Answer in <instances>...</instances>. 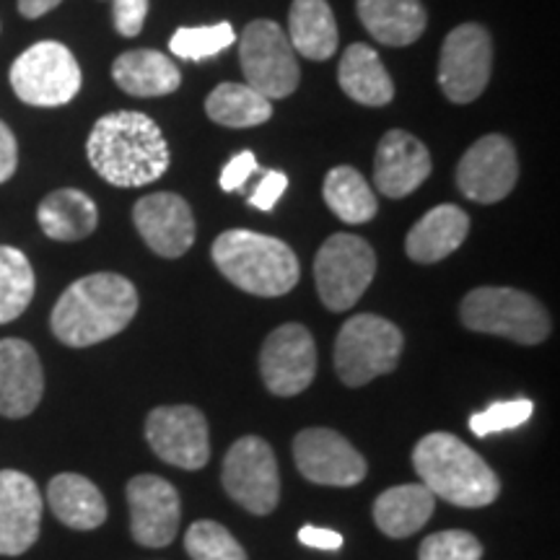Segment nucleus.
Here are the masks:
<instances>
[{
	"label": "nucleus",
	"instance_id": "4c0bfd02",
	"mask_svg": "<svg viewBox=\"0 0 560 560\" xmlns=\"http://www.w3.org/2000/svg\"><path fill=\"white\" fill-rule=\"evenodd\" d=\"M285 187H289V177H285L283 172H265L262 179L257 182L255 192L249 195V206L260 210H272L280 200V195L285 192Z\"/></svg>",
	"mask_w": 560,
	"mask_h": 560
},
{
	"label": "nucleus",
	"instance_id": "f8f14e48",
	"mask_svg": "<svg viewBox=\"0 0 560 560\" xmlns=\"http://www.w3.org/2000/svg\"><path fill=\"white\" fill-rule=\"evenodd\" d=\"M145 439L156 457L182 470H200L210 459L208 420L190 405L151 410L145 418Z\"/></svg>",
	"mask_w": 560,
	"mask_h": 560
},
{
	"label": "nucleus",
	"instance_id": "f257e3e1",
	"mask_svg": "<svg viewBox=\"0 0 560 560\" xmlns=\"http://www.w3.org/2000/svg\"><path fill=\"white\" fill-rule=\"evenodd\" d=\"M94 172L115 187H143L170 170V143L149 115L112 112L94 122L86 140Z\"/></svg>",
	"mask_w": 560,
	"mask_h": 560
},
{
	"label": "nucleus",
	"instance_id": "2eb2a0df",
	"mask_svg": "<svg viewBox=\"0 0 560 560\" xmlns=\"http://www.w3.org/2000/svg\"><path fill=\"white\" fill-rule=\"evenodd\" d=\"M520 177L514 143L503 136H486L472 143L457 166L459 192L467 200L490 206L514 190Z\"/></svg>",
	"mask_w": 560,
	"mask_h": 560
},
{
	"label": "nucleus",
	"instance_id": "bb28decb",
	"mask_svg": "<svg viewBox=\"0 0 560 560\" xmlns=\"http://www.w3.org/2000/svg\"><path fill=\"white\" fill-rule=\"evenodd\" d=\"M289 42L306 60H330L338 52V24L327 0H293Z\"/></svg>",
	"mask_w": 560,
	"mask_h": 560
},
{
	"label": "nucleus",
	"instance_id": "b1692460",
	"mask_svg": "<svg viewBox=\"0 0 560 560\" xmlns=\"http://www.w3.org/2000/svg\"><path fill=\"white\" fill-rule=\"evenodd\" d=\"M112 79L130 96H166L182 83L177 62L156 50L122 52L112 66Z\"/></svg>",
	"mask_w": 560,
	"mask_h": 560
},
{
	"label": "nucleus",
	"instance_id": "72a5a7b5",
	"mask_svg": "<svg viewBox=\"0 0 560 560\" xmlns=\"http://www.w3.org/2000/svg\"><path fill=\"white\" fill-rule=\"evenodd\" d=\"M535 412V405L527 397H520V400H503L488 405L486 410L475 412L470 418V431L475 436H493V433L520 429V425L527 423Z\"/></svg>",
	"mask_w": 560,
	"mask_h": 560
},
{
	"label": "nucleus",
	"instance_id": "ea45409f",
	"mask_svg": "<svg viewBox=\"0 0 560 560\" xmlns=\"http://www.w3.org/2000/svg\"><path fill=\"white\" fill-rule=\"evenodd\" d=\"M16 164H19L16 138H13L9 125L0 122V185L13 177V172H16Z\"/></svg>",
	"mask_w": 560,
	"mask_h": 560
},
{
	"label": "nucleus",
	"instance_id": "a878e982",
	"mask_svg": "<svg viewBox=\"0 0 560 560\" xmlns=\"http://www.w3.org/2000/svg\"><path fill=\"white\" fill-rule=\"evenodd\" d=\"M37 221L50 240L79 242L94 234L96 223H100V210L86 192L66 187V190L50 192L39 202Z\"/></svg>",
	"mask_w": 560,
	"mask_h": 560
},
{
	"label": "nucleus",
	"instance_id": "dca6fc26",
	"mask_svg": "<svg viewBox=\"0 0 560 560\" xmlns=\"http://www.w3.org/2000/svg\"><path fill=\"white\" fill-rule=\"evenodd\" d=\"M130 532L143 548H166L179 529V493L159 475H138L128 482Z\"/></svg>",
	"mask_w": 560,
	"mask_h": 560
},
{
	"label": "nucleus",
	"instance_id": "393cba45",
	"mask_svg": "<svg viewBox=\"0 0 560 560\" xmlns=\"http://www.w3.org/2000/svg\"><path fill=\"white\" fill-rule=\"evenodd\" d=\"M436 499L423 482H408V486H395L376 499L374 522L387 537L402 540V537L416 535L431 520Z\"/></svg>",
	"mask_w": 560,
	"mask_h": 560
},
{
	"label": "nucleus",
	"instance_id": "9d476101",
	"mask_svg": "<svg viewBox=\"0 0 560 560\" xmlns=\"http://www.w3.org/2000/svg\"><path fill=\"white\" fill-rule=\"evenodd\" d=\"M223 488L242 509L255 516L270 514L278 506L280 475L268 441L244 436L231 446L223 459Z\"/></svg>",
	"mask_w": 560,
	"mask_h": 560
},
{
	"label": "nucleus",
	"instance_id": "423d86ee",
	"mask_svg": "<svg viewBox=\"0 0 560 560\" xmlns=\"http://www.w3.org/2000/svg\"><path fill=\"white\" fill-rule=\"evenodd\" d=\"M402 346L405 338L395 322L376 314H355L335 340V371L348 387H363L397 369Z\"/></svg>",
	"mask_w": 560,
	"mask_h": 560
},
{
	"label": "nucleus",
	"instance_id": "f3484780",
	"mask_svg": "<svg viewBox=\"0 0 560 560\" xmlns=\"http://www.w3.org/2000/svg\"><path fill=\"white\" fill-rule=\"evenodd\" d=\"M138 234L166 260H177L195 242V215L185 198L174 192L145 195L132 208Z\"/></svg>",
	"mask_w": 560,
	"mask_h": 560
},
{
	"label": "nucleus",
	"instance_id": "20e7f679",
	"mask_svg": "<svg viewBox=\"0 0 560 560\" xmlns=\"http://www.w3.org/2000/svg\"><path fill=\"white\" fill-rule=\"evenodd\" d=\"M213 262L236 289L252 296H283L299 283V260L276 236L247 229L223 231L213 242Z\"/></svg>",
	"mask_w": 560,
	"mask_h": 560
},
{
	"label": "nucleus",
	"instance_id": "a211bd4d",
	"mask_svg": "<svg viewBox=\"0 0 560 560\" xmlns=\"http://www.w3.org/2000/svg\"><path fill=\"white\" fill-rule=\"evenodd\" d=\"M45 501L30 475L0 470V556H21L37 542Z\"/></svg>",
	"mask_w": 560,
	"mask_h": 560
},
{
	"label": "nucleus",
	"instance_id": "f03ea898",
	"mask_svg": "<svg viewBox=\"0 0 560 560\" xmlns=\"http://www.w3.org/2000/svg\"><path fill=\"white\" fill-rule=\"evenodd\" d=\"M138 312V291L117 272L75 280L55 304L50 325L62 346L89 348L120 335Z\"/></svg>",
	"mask_w": 560,
	"mask_h": 560
},
{
	"label": "nucleus",
	"instance_id": "ddd939ff",
	"mask_svg": "<svg viewBox=\"0 0 560 560\" xmlns=\"http://www.w3.org/2000/svg\"><path fill=\"white\" fill-rule=\"evenodd\" d=\"M260 374L272 395H301L317 374V346L312 332L296 322L272 330L260 353Z\"/></svg>",
	"mask_w": 560,
	"mask_h": 560
},
{
	"label": "nucleus",
	"instance_id": "7ed1b4c3",
	"mask_svg": "<svg viewBox=\"0 0 560 560\" xmlns=\"http://www.w3.org/2000/svg\"><path fill=\"white\" fill-rule=\"evenodd\" d=\"M412 465L431 490L433 499L462 509H480L499 499L501 480L490 465L465 441L452 433L436 431L418 441Z\"/></svg>",
	"mask_w": 560,
	"mask_h": 560
},
{
	"label": "nucleus",
	"instance_id": "2f4dec72",
	"mask_svg": "<svg viewBox=\"0 0 560 560\" xmlns=\"http://www.w3.org/2000/svg\"><path fill=\"white\" fill-rule=\"evenodd\" d=\"M234 26L229 21H219L213 26H185L174 32L170 50L182 60H206L234 45Z\"/></svg>",
	"mask_w": 560,
	"mask_h": 560
},
{
	"label": "nucleus",
	"instance_id": "a19ab883",
	"mask_svg": "<svg viewBox=\"0 0 560 560\" xmlns=\"http://www.w3.org/2000/svg\"><path fill=\"white\" fill-rule=\"evenodd\" d=\"M62 0H19V13L24 19H39L52 9H58Z\"/></svg>",
	"mask_w": 560,
	"mask_h": 560
},
{
	"label": "nucleus",
	"instance_id": "4468645a",
	"mask_svg": "<svg viewBox=\"0 0 560 560\" xmlns=\"http://www.w3.org/2000/svg\"><path fill=\"white\" fill-rule=\"evenodd\" d=\"M299 472L317 486L350 488L366 478V459L346 436L330 429H306L293 441Z\"/></svg>",
	"mask_w": 560,
	"mask_h": 560
},
{
	"label": "nucleus",
	"instance_id": "7c9ffc66",
	"mask_svg": "<svg viewBox=\"0 0 560 560\" xmlns=\"http://www.w3.org/2000/svg\"><path fill=\"white\" fill-rule=\"evenodd\" d=\"M34 270L16 247L0 244V325L19 319L32 304Z\"/></svg>",
	"mask_w": 560,
	"mask_h": 560
},
{
	"label": "nucleus",
	"instance_id": "cd10ccee",
	"mask_svg": "<svg viewBox=\"0 0 560 560\" xmlns=\"http://www.w3.org/2000/svg\"><path fill=\"white\" fill-rule=\"evenodd\" d=\"M338 83L353 102L363 107H384L395 100V83L380 55L369 45H350L338 68Z\"/></svg>",
	"mask_w": 560,
	"mask_h": 560
},
{
	"label": "nucleus",
	"instance_id": "5701e85b",
	"mask_svg": "<svg viewBox=\"0 0 560 560\" xmlns=\"http://www.w3.org/2000/svg\"><path fill=\"white\" fill-rule=\"evenodd\" d=\"M359 19L374 39L387 47H408L425 32L420 0H359Z\"/></svg>",
	"mask_w": 560,
	"mask_h": 560
},
{
	"label": "nucleus",
	"instance_id": "c756f323",
	"mask_svg": "<svg viewBox=\"0 0 560 560\" xmlns=\"http://www.w3.org/2000/svg\"><path fill=\"white\" fill-rule=\"evenodd\" d=\"M322 195H325L327 208L342 223H353V226L371 221L376 210H380L374 190H371L366 179L361 177V172L353 170V166H335L325 177Z\"/></svg>",
	"mask_w": 560,
	"mask_h": 560
},
{
	"label": "nucleus",
	"instance_id": "58836bf2",
	"mask_svg": "<svg viewBox=\"0 0 560 560\" xmlns=\"http://www.w3.org/2000/svg\"><path fill=\"white\" fill-rule=\"evenodd\" d=\"M299 540L301 545H306V548H314V550H340L342 548V535L335 529H327V527H301L299 529Z\"/></svg>",
	"mask_w": 560,
	"mask_h": 560
},
{
	"label": "nucleus",
	"instance_id": "aec40b11",
	"mask_svg": "<svg viewBox=\"0 0 560 560\" xmlns=\"http://www.w3.org/2000/svg\"><path fill=\"white\" fill-rule=\"evenodd\" d=\"M45 395V371L26 340H0V416H32Z\"/></svg>",
	"mask_w": 560,
	"mask_h": 560
},
{
	"label": "nucleus",
	"instance_id": "39448f33",
	"mask_svg": "<svg viewBox=\"0 0 560 560\" xmlns=\"http://www.w3.org/2000/svg\"><path fill=\"white\" fill-rule=\"evenodd\" d=\"M459 317L467 330L499 335L522 346H537L550 335V317L540 301L503 285H482L467 293Z\"/></svg>",
	"mask_w": 560,
	"mask_h": 560
},
{
	"label": "nucleus",
	"instance_id": "c9c22d12",
	"mask_svg": "<svg viewBox=\"0 0 560 560\" xmlns=\"http://www.w3.org/2000/svg\"><path fill=\"white\" fill-rule=\"evenodd\" d=\"M112 16L122 37H138L149 16V0H112Z\"/></svg>",
	"mask_w": 560,
	"mask_h": 560
},
{
	"label": "nucleus",
	"instance_id": "e433bc0d",
	"mask_svg": "<svg viewBox=\"0 0 560 560\" xmlns=\"http://www.w3.org/2000/svg\"><path fill=\"white\" fill-rule=\"evenodd\" d=\"M257 172V159L252 151L236 153L234 159L223 166L221 172V190L223 192H236L247 185V179Z\"/></svg>",
	"mask_w": 560,
	"mask_h": 560
},
{
	"label": "nucleus",
	"instance_id": "4be33fe9",
	"mask_svg": "<svg viewBox=\"0 0 560 560\" xmlns=\"http://www.w3.org/2000/svg\"><path fill=\"white\" fill-rule=\"evenodd\" d=\"M52 514L70 529H96L107 522V501L89 478L75 472L55 475L47 488Z\"/></svg>",
	"mask_w": 560,
	"mask_h": 560
},
{
	"label": "nucleus",
	"instance_id": "1a4fd4ad",
	"mask_svg": "<svg viewBox=\"0 0 560 560\" xmlns=\"http://www.w3.org/2000/svg\"><path fill=\"white\" fill-rule=\"evenodd\" d=\"M240 62L247 86L276 102L291 96L299 86V60L289 34L276 21H252L240 39Z\"/></svg>",
	"mask_w": 560,
	"mask_h": 560
},
{
	"label": "nucleus",
	"instance_id": "c85d7f7f",
	"mask_svg": "<svg viewBox=\"0 0 560 560\" xmlns=\"http://www.w3.org/2000/svg\"><path fill=\"white\" fill-rule=\"evenodd\" d=\"M206 112L223 128H257L272 117V102L247 83H221L208 94Z\"/></svg>",
	"mask_w": 560,
	"mask_h": 560
},
{
	"label": "nucleus",
	"instance_id": "6e6552de",
	"mask_svg": "<svg viewBox=\"0 0 560 560\" xmlns=\"http://www.w3.org/2000/svg\"><path fill=\"white\" fill-rule=\"evenodd\" d=\"M376 276V255L355 234H335L322 244L314 260V280L322 304L330 312L355 306Z\"/></svg>",
	"mask_w": 560,
	"mask_h": 560
},
{
	"label": "nucleus",
	"instance_id": "412c9836",
	"mask_svg": "<svg viewBox=\"0 0 560 560\" xmlns=\"http://www.w3.org/2000/svg\"><path fill=\"white\" fill-rule=\"evenodd\" d=\"M467 234H470V219H467L465 210L444 202V206L429 210L410 229L408 240H405V252H408L410 260L431 265L457 252Z\"/></svg>",
	"mask_w": 560,
	"mask_h": 560
},
{
	"label": "nucleus",
	"instance_id": "0eeeda50",
	"mask_svg": "<svg viewBox=\"0 0 560 560\" xmlns=\"http://www.w3.org/2000/svg\"><path fill=\"white\" fill-rule=\"evenodd\" d=\"M11 89L32 107H62L81 91V68L60 42H37L11 66Z\"/></svg>",
	"mask_w": 560,
	"mask_h": 560
},
{
	"label": "nucleus",
	"instance_id": "473e14b6",
	"mask_svg": "<svg viewBox=\"0 0 560 560\" xmlns=\"http://www.w3.org/2000/svg\"><path fill=\"white\" fill-rule=\"evenodd\" d=\"M185 550L192 560H247V552L219 522H195L185 535Z\"/></svg>",
	"mask_w": 560,
	"mask_h": 560
},
{
	"label": "nucleus",
	"instance_id": "6ab92c4d",
	"mask_svg": "<svg viewBox=\"0 0 560 560\" xmlns=\"http://www.w3.org/2000/svg\"><path fill=\"white\" fill-rule=\"evenodd\" d=\"M431 174V153L416 136L389 130L380 140L374 159V185L387 198H405L416 192Z\"/></svg>",
	"mask_w": 560,
	"mask_h": 560
},
{
	"label": "nucleus",
	"instance_id": "9b49d317",
	"mask_svg": "<svg viewBox=\"0 0 560 560\" xmlns=\"http://www.w3.org/2000/svg\"><path fill=\"white\" fill-rule=\"evenodd\" d=\"M493 68V42L480 24H462L441 45L439 86L454 104H470L486 91Z\"/></svg>",
	"mask_w": 560,
	"mask_h": 560
},
{
	"label": "nucleus",
	"instance_id": "f704fd0d",
	"mask_svg": "<svg viewBox=\"0 0 560 560\" xmlns=\"http://www.w3.org/2000/svg\"><path fill=\"white\" fill-rule=\"evenodd\" d=\"M420 560H480L482 545L465 529H446L429 535L420 545Z\"/></svg>",
	"mask_w": 560,
	"mask_h": 560
}]
</instances>
